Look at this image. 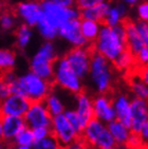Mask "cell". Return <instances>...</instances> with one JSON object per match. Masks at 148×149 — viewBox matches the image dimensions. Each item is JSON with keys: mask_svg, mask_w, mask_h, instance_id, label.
<instances>
[{"mask_svg": "<svg viewBox=\"0 0 148 149\" xmlns=\"http://www.w3.org/2000/svg\"><path fill=\"white\" fill-rule=\"evenodd\" d=\"M65 116L67 118V120H69V123L71 124L72 127L76 130L80 134H82V132L84 130V127L80 123V120L78 118V114L76 113L75 109H66V111L64 112Z\"/></svg>", "mask_w": 148, "mask_h": 149, "instance_id": "cell-32", "label": "cell"}, {"mask_svg": "<svg viewBox=\"0 0 148 149\" xmlns=\"http://www.w3.org/2000/svg\"><path fill=\"white\" fill-rule=\"evenodd\" d=\"M92 50L113 63L119 55L127 50V35L124 23L113 28L103 24L96 40L92 43Z\"/></svg>", "mask_w": 148, "mask_h": 149, "instance_id": "cell-1", "label": "cell"}, {"mask_svg": "<svg viewBox=\"0 0 148 149\" xmlns=\"http://www.w3.org/2000/svg\"><path fill=\"white\" fill-rule=\"evenodd\" d=\"M103 23L89 19H80V30L89 43H93L100 34Z\"/></svg>", "mask_w": 148, "mask_h": 149, "instance_id": "cell-24", "label": "cell"}, {"mask_svg": "<svg viewBox=\"0 0 148 149\" xmlns=\"http://www.w3.org/2000/svg\"><path fill=\"white\" fill-rule=\"evenodd\" d=\"M0 123L3 130V139L8 143H12L18 133L27 127L24 118L19 116H0Z\"/></svg>", "mask_w": 148, "mask_h": 149, "instance_id": "cell-18", "label": "cell"}, {"mask_svg": "<svg viewBox=\"0 0 148 149\" xmlns=\"http://www.w3.org/2000/svg\"><path fill=\"white\" fill-rule=\"evenodd\" d=\"M139 135L141 140H142L143 144H144V147L148 148V123H146L144 125V127L139 132Z\"/></svg>", "mask_w": 148, "mask_h": 149, "instance_id": "cell-42", "label": "cell"}, {"mask_svg": "<svg viewBox=\"0 0 148 149\" xmlns=\"http://www.w3.org/2000/svg\"><path fill=\"white\" fill-rule=\"evenodd\" d=\"M80 138L85 141L87 146L92 148H110L115 147L117 143L108 129L107 124L94 118L84 128Z\"/></svg>", "mask_w": 148, "mask_h": 149, "instance_id": "cell-6", "label": "cell"}, {"mask_svg": "<svg viewBox=\"0 0 148 149\" xmlns=\"http://www.w3.org/2000/svg\"><path fill=\"white\" fill-rule=\"evenodd\" d=\"M94 118L102 120L104 123L109 124L115 118L112 98L107 94H97L93 97Z\"/></svg>", "mask_w": 148, "mask_h": 149, "instance_id": "cell-14", "label": "cell"}, {"mask_svg": "<svg viewBox=\"0 0 148 149\" xmlns=\"http://www.w3.org/2000/svg\"><path fill=\"white\" fill-rule=\"evenodd\" d=\"M112 63L117 70L127 71V70H130V68H132L137 63V61H135V56L129 50H126L121 55H119V57Z\"/></svg>", "mask_w": 148, "mask_h": 149, "instance_id": "cell-28", "label": "cell"}, {"mask_svg": "<svg viewBox=\"0 0 148 149\" xmlns=\"http://www.w3.org/2000/svg\"><path fill=\"white\" fill-rule=\"evenodd\" d=\"M113 65L105 56L93 51L88 79L97 94H107L113 83Z\"/></svg>", "mask_w": 148, "mask_h": 149, "instance_id": "cell-3", "label": "cell"}, {"mask_svg": "<svg viewBox=\"0 0 148 149\" xmlns=\"http://www.w3.org/2000/svg\"><path fill=\"white\" fill-rule=\"evenodd\" d=\"M104 2H110V0H76V8L80 10H85Z\"/></svg>", "mask_w": 148, "mask_h": 149, "instance_id": "cell-36", "label": "cell"}, {"mask_svg": "<svg viewBox=\"0 0 148 149\" xmlns=\"http://www.w3.org/2000/svg\"><path fill=\"white\" fill-rule=\"evenodd\" d=\"M128 8L129 6H127L126 4L117 1L114 4H111L103 24L112 26V28L123 24L128 15Z\"/></svg>", "mask_w": 148, "mask_h": 149, "instance_id": "cell-20", "label": "cell"}, {"mask_svg": "<svg viewBox=\"0 0 148 149\" xmlns=\"http://www.w3.org/2000/svg\"><path fill=\"white\" fill-rule=\"evenodd\" d=\"M15 37H16V46L19 50L23 51L26 50L32 41V38L34 37V31L33 28L27 26L24 23H21L15 30Z\"/></svg>", "mask_w": 148, "mask_h": 149, "instance_id": "cell-23", "label": "cell"}, {"mask_svg": "<svg viewBox=\"0 0 148 149\" xmlns=\"http://www.w3.org/2000/svg\"><path fill=\"white\" fill-rule=\"evenodd\" d=\"M0 149H10L9 145H8L6 141H1L0 142Z\"/></svg>", "mask_w": 148, "mask_h": 149, "instance_id": "cell-46", "label": "cell"}, {"mask_svg": "<svg viewBox=\"0 0 148 149\" xmlns=\"http://www.w3.org/2000/svg\"><path fill=\"white\" fill-rule=\"evenodd\" d=\"M40 1L53 2V3H56V4H59V6H68V8L76 6V0H40Z\"/></svg>", "mask_w": 148, "mask_h": 149, "instance_id": "cell-41", "label": "cell"}, {"mask_svg": "<svg viewBox=\"0 0 148 149\" xmlns=\"http://www.w3.org/2000/svg\"><path fill=\"white\" fill-rule=\"evenodd\" d=\"M115 118L124 125L131 127V100L125 93H117L112 98Z\"/></svg>", "mask_w": 148, "mask_h": 149, "instance_id": "cell-17", "label": "cell"}, {"mask_svg": "<svg viewBox=\"0 0 148 149\" xmlns=\"http://www.w3.org/2000/svg\"><path fill=\"white\" fill-rule=\"evenodd\" d=\"M51 131L52 135H54V138L58 141L61 147L67 146L80 138V134L72 127L64 113L53 116Z\"/></svg>", "mask_w": 148, "mask_h": 149, "instance_id": "cell-10", "label": "cell"}, {"mask_svg": "<svg viewBox=\"0 0 148 149\" xmlns=\"http://www.w3.org/2000/svg\"><path fill=\"white\" fill-rule=\"evenodd\" d=\"M15 14L22 23L36 28L43 19V9L40 0H22L15 6Z\"/></svg>", "mask_w": 148, "mask_h": 149, "instance_id": "cell-9", "label": "cell"}, {"mask_svg": "<svg viewBox=\"0 0 148 149\" xmlns=\"http://www.w3.org/2000/svg\"><path fill=\"white\" fill-rule=\"evenodd\" d=\"M41 9H43L41 20L58 30L63 24L70 20L80 18V10L76 6L68 8L53 2L41 1Z\"/></svg>", "mask_w": 148, "mask_h": 149, "instance_id": "cell-7", "label": "cell"}, {"mask_svg": "<svg viewBox=\"0 0 148 149\" xmlns=\"http://www.w3.org/2000/svg\"><path fill=\"white\" fill-rule=\"evenodd\" d=\"M107 126H108V129L111 134H112V136H113V139L115 140L117 145L122 147L126 146L127 141H128L130 134L132 133L130 128L117 120L110 122L109 124H107Z\"/></svg>", "mask_w": 148, "mask_h": 149, "instance_id": "cell-21", "label": "cell"}, {"mask_svg": "<svg viewBox=\"0 0 148 149\" xmlns=\"http://www.w3.org/2000/svg\"><path fill=\"white\" fill-rule=\"evenodd\" d=\"M126 147H129L131 149H144V144H143L142 140L140 138L139 133H131L130 136H129L128 141H127V144H126Z\"/></svg>", "mask_w": 148, "mask_h": 149, "instance_id": "cell-34", "label": "cell"}, {"mask_svg": "<svg viewBox=\"0 0 148 149\" xmlns=\"http://www.w3.org/2000/svg\"><path fill=\"white\" fill-rule=\"evenodd\" d=\"M17 63V55L10 49H0V72L12 71Z\"/></svg>", "mask_w": 148, "mask_h": 149, "instance_id": "cell-26", "label": "cell"}, {"mask_svg": "<svg viewBox=\"0 0 148 149\" xmlns=\"http://www.w3.org/2000/svg\"><path fill=\"white\" fill-rule=\"evenodd\" d=\"M117 2H122L126 4L127 6H138L140 2H142L143 0H117Z\"/></svg>", "mask_w": 148, "mask_h": 149, "instance_id": "cell-44", "label": "cell"}, {"mask_svg": "<svg viewBox=\"0 0 148 149\" xmlns=\"http://www.w3.org/2000/svg\"><path fill=\"white\" fill-rule=\"evenodd\" d=\"M52 81L43 79L34 72L28 71L18 75L10 87L12 93L22 95L31 103H34L46 100L49 93L52 91Z\"/></svg>", "mask_w": 148, "mask_h": 149, "instance_id": "cell-2", "label": "cell"}, {"mask_svg": "<svg viewBox=\"0 0 148 149\" xmlns=\"http://www.w3.org/2000/svg\"><path fill=\"white\" fill-rule=\"evenodd\" d=\"M122 149H131V148H129V147H123Z\"/></svg>", "mask_w": 148, "mask_h": 149, "instance_id": "cell-49", "label": "cell"}, {"mask_svg": "<svg viewBox=\"0 0 148 149\" xmlns=\"http://www.w3.org/2000/svg\"><path fill=\"white\" fill-rule=\"evenodd\" d=\"M11 94H12V91L10 85L0 76V102L4 100Z\"/></svg>", "mask_w": 148, "mask_h": 149, "instance_id": "cell-39", "label": "cell"}, {"mask_svg": "<svg viewBox=\"0 0 148 149\" xmlns=\"http://www.w3.org/2000/svg\"><path fill=\"white\" fill-rule=\"evenodd\" d=\"M102 149H117V147H110V148H102Z\"/></svg>", "mask_w": 148, "mask_h": 149, "instance_id": "cell-48", "label": "cell"}, {"mask_svg": "<svg viewBox=\"0 0 148 149\" xmlns=\"http://www.w3.org/2000/svg\"><path fill=\"white\" fill-rule=\"evenodd\" d=\"M144 149H148V148H144Z\"/></svg>", "mask_w": 148, "mask_h": 149, "instance_id": "cell-52", "label": "cell"}, {"mask_svg": "<svg viewBox=\"0 0 148 149\" xmlns=\"http://www.w3.org/2000/svg\"><path fill=\"white\" fill-rule=\"evenodd\" d=\"M23 118L27 126L34 129L37 127H51L53 116L49 112L45 102H34L31 103Z\"/></svg>", "mask_w": 148, "mask_h": 149, "instance_id": "cell-11", "label": "cell"}, {"mask_svg": "<svg viewBox=\"0 0 148 149\" xmlns=\"http://www.w3.org/2000/svg\"><path fill=\"white\" fill-rule=\"evenodd\" d=\"M32 149H63V147L54 138V135H50L43 140L35 142Z\"/></svg>", "mask_w": 148, "mask_h": 149, "instance_id": "cell-31", "label": "cell"}, {"mask_svg": "<svg viewBox=\"0 0 148 149\" xmlns=\"http://www.w3.org/2000/svg\"><path fill=\"white\" fill-rule=\"evenodd\" d=\"M10 149H32V147H28V146H19V145H13L12 147H10Z\"/></svg>", "mask_w": 148, "mask_h": 149, "instance_id": "cell-45", "label": "cell"}, {"mask_svg": "<svg viewBox=\"0 0 148 149\" xmlns=\"http://www.w3.org/2000/svg\"><path fill=\"white\" fill-rule=\"evenodd\" d=\"M135 61L140 67L148 66V48L144 47L141 51L135 55Z\"/></svg>", "mask_w": 148, "mask_h": 149, "instance_id": "cell-38", "label": "cell"}, {"mask_svg": "<svg viewBox=\"0 0 148 149\" xmlns=\"http://www.w3.org/2000/svg\"><path fill=\"white\" fill-rule=\"evenodd\" d=\"M31 102L20 94L12 93L4 100L0 102V116H19L23 118Z\"/></svg>", "mask_w": 148, "mask_h": 149, "instance_id": "cell-12", "label": "cell"}, {"mask_svg": "<svg viewBox=\"0 0 148 149\" xmlns=\"http://www.w3.org/2000/svg\"><path fill=\"white\" fill-rule=\"evenodd\" d=\"M1 3H2V0H0V6H1Z\"/></svg>", "mask_w": 148, "mask_h": 149, "instance_id": "cell-50", "label": "cell"}, {"mask_svg": "<svg viewBox=\"0 0 148 149\" xmlns=\"http://www.w3.org/2000/svg\"><path fill=\"white\" fill-rule=\"evenodd\" d=\"M124 26H125L126 35H127V50H129L135 56L145 47L144 41L137 29L135 21L126 19Z\"/></svg>", "mask_w": 148, "mask_h": 149, "instance_id": "cell-19", "label": "cell"}, {"mask_svg": "<svg viewBox=\"0 0 148 149\" xmlns=\"http://www.w3.org/2000/svg\"><path fill=\"white\" fill-rule=\"evenodd\" d=\"M110 2H104L101 3V4H97L95 6H92V8L80 10V18L104 23L106 15H107L109 9H110Z\"/></svg>", "mask_w": 148, "mask_h": 149, "instance_id": "cell-22", "label": "cell"}, {"mask_svg": "<svg viewBox=\"0 0 148 149\" xmlns=\"http://www.w3.org/2000/svg\"><path fill=\"white\" fill-rule=\"evenodd\" d=\"M59 37L72 48L88 47L90 43L84 37L80 30V19H72L60 26Z\"/></svg>", "mask_w": 148, "mask_h": 149, "instance_id": "cell-13", "label": "cell"}, {"mask_svg": "<svg viewBox=\"0 0 148 149\" xmlns=\"http://www.w3.org/2000/svg\"><path fill=\"white\" fill-rule=\"evenodd\" d=\"M92 54H93L92 48L80 47V48H72L65 55L71 68L83 80L88 78Z\"/></svg>", "mask_w": 148, "mask_h": 149, "instance_id": "cell-8", "label": "cell"}, {"mask_svg": "<svg viewBox=\"0 0 148 149\" xmlns=\"http://www.w3.org/2000/svg\"><path fill=\"white\" fill-rule=\"evenodd\" d=\"M87 144L85 143V141L82 138L77 139L76 141L72 142L71 144H69L67 146L63 147V149H87Z\"/></svg>", "mask_w": 148, "mask_h": 149, "instance_id": "cell-40", "label": "cell"}, {"mask_svg": "<svg viewBox=\"0 0 148 149\" xmlns=\"http://www.w3.org/2000/svg\"><path fill=\"white\" fill-rule=\"evenodd\" d=\"M12 143H13V145L32 147L35 143L33 130H32L31 128H29L28 126L24 127V128L18 133L17 136L14 139V141H13Z\"/></svg>", "mask_w": 148, "mask_h": 149, "instance_id": "cell-30", "label": "cell"}, {"mask_svg": "<svg viewBox=\"0 0 148 149\" xmlns=\"http://www.w3.org/2000/svg\"><path fill=\"white\" fill-rule=\"evenodd\" d=\"M137 14L140 21L148 22V0H143L138 4Z\"/></svg>", "mask_w": 148, "mask_h": 149, "instance_id": "cell-33", "label": "cell"}, {"mask_svg": "<svg viewBox=\"0 0 148 149\" xmlns=\"http://www.w3.org/2000/svg\"><path fill=\"white\" fill-rule=\"evenodd\" d=\"M18 17L15 12L2 11L0 12V28L2 31L10 32L17 29Z\"/></svg>", "mask_w": 148, "mask_h": 149, "instance_id": "cell-29", "label": "cell"}, {"mask_svg": "<svg viewBox=\"0 0 148 149\" xmlns=\"http://www.w3.org/2000/svg\"><path fill=\"white\" fill-rule=\"evenodd\" d=\"M43 102L46 104L47 108H48L49 112L51 113L52 116L63 114L64 112L66 111V109H67L63 98L60 97V95L57 92L53 91V90L49 93V95Z\"/></svg>", "mask_w": 148, "mask_h": 149, "instance_id": "cell-25", "label": "cell"}, {"mask_svg": "<svg viewBox=\"0 0 148 149\" xmlns=\"http://www.w3.org/2000/svg\"><path fill=\"white\" fill-rule=\"evenodd\" d=\"M146 123H148V102L133 97L131 100V131L139 133Z\"/></svg>", "mask_w": 148, "mask_h": 149, "instance_id": "cell-15", "label": "cell"}, {"mask_svg": "<svg viewBox=\"0 0 148 149\" xmlns=\"http://www.w3.org/2000/svg\"><path fill=\"white\" fill-rule=\"evenodd\" d=\"M137 24V29L139 31L141 37H142L143 41L145 47L148 48V22H144V21H135Z\"/></svg>", "mask_w": 148, "mask_h": 149, "instance_id": "cell-37", "label": "cell"}, {"mask_svg": "<svg viewBox=\"0 0 148 149\" xmlns=\"http://www.w3.org/2000/svg\"><path fill=\"white\" fill-rule=\"evenodd\" d=\"M129 86L134 97L148 102V86L140 78L139 75H132L129 80Z\"/></svg>", "mask_w": 148, "mask_h": 149, "instance_id": "cell-27", "label": "cell"}, {"mask_svg": "<svg viewBox=\"0 0 148 149\" xmlns=\"http://www.w3.org/2000/svg\"><path fill=\"white\" fill-rule=\"evenodd\" d=\"M75 111L78 114L80 123L85 128L89 122H91L94 118L93 97L85 91L75 95Z\"/></svg>", "mask_w": 148, "mask_h": 149, "instance_id": "cell-16", "label": "cell"}, {"mask_svg": "<svg viewBox=\"0 0 148 149\" xmlns=\"http://www.w3.org/2000/svg\"><path fill=\"white\" fill-rule=\"evenodd\" d=\"M52 83L60 89L76 95L84 91L83 79L74 72L65 56L58 57L54 63V76Z\"/></svg>", "mask_w": 148, "mask_h": 149, "instance_id": "cell-5", "label": "cell"}, {"mask_svg": "<svg viewBox=\"0 0 148 149\" xmlns=\"http://www.w3.org/2000/svg\"><path fill=\"white\" fill-rule=\"evenodd\" d=\"M0 75H2V74H1V72H0Z\"/></svg>", "mask_w": 148, "mask_h": 149, "instance_id": "cell-51", "label": "cell"}, {"mask_svg": "<svg viewBox=\"0 0 148 149\" xmlns=\"http://www.w3.org/2000/svg\"><path fill=\"white\" fill-rule=\"evenodd\" d=\"M57 56V50L53 41H43L29 61L30 71L40 76L43 79L53 80L54 63Z\"/></svg>", "mask_w": 148, "mask_h": 149, "instance_id": "cell-4", "label": "cell"}, {"mask_svg": "<svg viewBox=\"0 0 148 149\" xmlns=\"http://www.w3.org/2000/svg\"><path fill=\"white\" fill-rule=\"evenodd\" d=\"M138 75H139L140 78L148 86V66L140 67V69L138 70Z\"/></svg>", "mask_w": 148, "mask_h": 149, "instance_id": "cell-43", "label": "cell"}, {"mask_svg": "<svg viewBox=\"0 0 148 149\" xmlns=\"http://www.w3.org/2000/svg\"><path fill=\"white\" fill-rule=\"evenodd\" d=\"M1 141H4L3 139V130H2V126H1V123H0V142Z\"/></svg>", "mask_w": 148, "mask_h": 149, "instance_id": "cell-47", "label": "cell"}, {"mask_svg": "<svg viewBox=\"0 0 148 149\" xmlns=\"http://www.w3.org/2000/svg\"><path fill=\"white\" fill-rule=\"evenodd\" d=\"M33 130V134H34L35 142L37 141H41L43 139L48 138L50 135H52L51 127H37L34 128Z\"/></svg>", "mask_w": 148, "mask_h": 149, "instance_id": "cell-35", "label": "cell"}]
</instances>
